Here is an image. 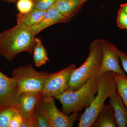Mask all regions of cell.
Masks as SVG:
<instances>
[{"instance_id":"23","label":"cell","mask_w":127,"mask_h":127,"mask_svg":"<svg viewBox=\"0 0 127 127\" xmlns=\"http://www.w3.org/2000/svg\"><path fill=\"white\" fill-rule=\"evenodd\" d=\"M23 121L22 115L18 111L12 117L9 124V127H19Z\"/></svg>"},{"instance_id":"5","label":"cell","mask_w":127,"mask_h":127,"mask_svg":"<svg viewBox=\"0 0 127 127\" xmlns=\"http://www.w3.org/2000/svg\"><path fill=\"white\" fill-rule=\"evenodd\" d=\"M50 73L38 71L31 64L21 66L12 71V76L15 80L21 93H41L46 79Z\"/></svg>"},{"instance_id":"7","label":"cell","mask_w":127,"mask_h":127,"mask_svg":"<svg viewBox=\"0 0 127 127\" xmlns=\"http://www.w3.org/2000/svg\"><path fill=\"white\" fill-rule=\"evenodd\" d=\"M74 64L70 65L56 72L50 73L46 79L41 94L55 97L68 88L71 75L76 69Z\"/></svg>"},{"instance_id":"8","label":"cell","mask_w":127,"mask_h":127,"mask_svg":"<svg viewBox=\"0 0 127 127\" xmlns=\"http://www.w3.org/2000/svg\"><path fill=\"white\" fill-rule=\"evenodd\" d=\"M102 40L103 45L102 62L97 73V77L100 78L104 73L109 71L123 76H126L120 67L118 48L108 40L102 39Z\"/></svg>"},{"instance_id":"20","label":"cell","mask_w":127,"mask_h":127,"mask_svg":"<svg viewBox=\"0 0 127 127\" xmlns=\"http://www.w3.org/2000/svg\"><path fill=\"white\" fill-rule=\"evenodd\" d=\"M34 8L46 11L54 4L56 0H32Z\"/></svg>"},{"instance_id":"15","label":"cell","mask_w":127,"mask_h":127,"mask_svg":"<svg viewBox=\"0 0 127 127\" xmlns=\"http://www.w3.org/2000/svg\"><path fill=\"white\" fill-rule=\"evenodd\" d=\"M46 11L34 8L31 11L26 14L18 13L17 16V22L21 23L28 27H33L39 24L45 15Z\"/></svg>"},{"instance_id":"6","label":"cell","mask_w":127,"mask_h":127,"mask_svg":"<svg viewBox=\"0 0 127 127\" xmlns=\"http://www.w3.org/2000/svg\"><path fill=\"white\" fill-rule=\"evenodd\" d=\"M55 98L50 96L41 95L36 106L37 110L46 117L51 127H72L79 116V112H76L71 115H66L57 108Z\"/></svg>"},{"instance_id":"14","label":"cell","mask_w":127,"mask_h":127,"mask_svg":"<svg viewBox=\"0 0 127 127\" xmlns=\"http://www.w3.org/2000/svg\"><path fill=\"white\" fill-rule=\"evenodd\" d=\"M116 127L113 108L110 104H104L92 127Z\"/></svg>"},{"instance_id":"17","label":"cell","mask_w":127,"mask_h":127,"mask_svg":"<svg viewBox=\"0 0 127 127\" xmlns=\"http://www.w3.org/2000/svg\"><path fill=\"white\" fill-rule=\"evenodd\" d=\"M113 74L117 82L116 92L127 108V77L115 72Z\"/></svg>"},{"instance_id":"10","label":"cell","mask_w":127,"mask_h":127,"mask_svg":"<svg viewBox=\"0 0 127 127\" xmlns=\"http://www.w3.org/2000/svg\"><path fill=\"white\" fill-rule=\"evenodd\" d=\"M20 95L15 80L0 71V108L16 106Z\"/></svg>"},{"instance_id":"18","label":"cell","mask_w":127,"mask_h":127,"mask_svg":"<svg viewBox=\"0 0 127 127\" xmlns=\"http://www.w3.org/2000/svg\"><path fill=\"white\" fill-rule=\"evenodd\" d=\"M18 111L15 106L0 108V127H9L12 117Z\"/></svg>"},{"instance_id":"3","label":"cell","mask_w":127,"mask_h":127,"mask_svg":"<svg viewBox=\"0 0 127 127\" xmlns=\"http://www.w3.org/2000/svg\"><path fill=\"white\" fill-rule=\"evenodd\" d=\"M116 91L117 82L113 72L109 71L104 73L99 78L96 96L81 115L78 127H92L104 106L105 101Z\"/></svg>"},{"instance_id":"24","label":"cell","mask_w":127,"mask_h":127,"mask_svg":"<svg viewBox=\"0 0 127 127\" xmlns=\"http://www.w3.org/2000/svg\"><path fill=\"white\" fill-rule=\"evenodd\" d=\"M118 53L123 68L127 73V53L119 50H118Z\"/></svg>"},{"instance_id":"22","label":"cell","mask_w":127,"mask_h":127,"mask_svg":"<svg viewBox=\"0 0 127 127\" xmlns=\"http://www.w3.org/2000/svg\"><path fill=\"white\" fill-rule=\"evenodd\" d=\"M117 23L120 29H126L127 27V13L121 7L118 12Z\"/></svg>"},{"instance_id":"27","label":"cell","mask_w":127,"mask_h":127,"mask_svg":"<svg viewBox=\"0 0 127 127\" xmlns=\"http://www.w3.org/2000/svg\"><path fill=\"white\" fill-rule=\"evenodd\" d=\"M125 30H127V28H126V29H125Z\"/></svg>"},{"instance_id":"12","label":"cell","mask_w":127,"mask_h":127,"mask_svg":"<svg viewBox=\"0 0 127 127\" xmlns=\"http://www.w3.org/2000/svg\"><path fill=\"white\" fill-rule=\"evenodd\" d=\"M109 104L114 111L117 127H127V108L117 92L109 97Z\"/></svg>"},{"instance_id":"25","label":"cell","mask_w":127,"mask_h":127,"mask_svg":"<svg viewBox=\"0 0 127 127\" xmlns=\"http://www.w3.org/2000/svg\"><path fill=\"white\" fill-rule=\"evenodd\" d=\"M120 7L122 8L125 12L127 13V3L122 4L120 5Z\"/></svg>"},{"instance_id":"2","label":"cell","mask_w":127,"mask_h":127,"mask_svg":"<svg viewBox=\"0 0 127 127\" xmlns=\"http://www.w3.org/2000/svg\"><path fill=\"white\" fill-rule=\"evenodd\" d=\"M97 73L79 89L75 91H65L55 97L61 102L64 113L69 115L73 113L79 112L91 105L97 93L100 78L97 77Z\"/></svg>"},{"instance_id":"13","label":"cell","mask_w":127,"mask_h":127,"mask_svg":"<svg viewBox=\"0 0 127 127\" xmlns=\"http://www.w3.org/2000/svg\"><path fill=\"white\" fill-rule=\"evenodd\" d=\"M88 0H56L55 7L63 15L71 19Z\"/></svg>"},{"instance_id":"4","label":"cell","mask_w":127,"mask_h":127,"mask_svg":"<svg viewBox=\"0 0 127 127\" xmlns=\"http://www.w3.org/2000/svg\"><path fill=\"white\" fill-rule=\"evenodd\" d=\"M103 55L101 39L94 40L89 46V53L83 64L76 68L71 75L66 91H75L83 86L89 78L97 73L101 65Z\"/></svg>"},{"instance_id":"21","label":"cell","mask_w":127,"mask_h":127,"mask_svg":"<svg viewBox=\"0 0 127 127\" xmlns=\"http://www.w3.org/2000/svg\"><path fill=\"white\" fill-rule=\"evenodd\" d=\"M34 127H51L46 117L39 113L36 108Z\"/></svg>"},{"instance_id":"9","label":"cell","mask_w":127,"mask_h":127,"mask_svg":"<svg viewBox=\"0 0 127 127\" xmlns=\"http://www.w3.org/2000/svg\"><path fill=\"white\" fill-rule=\"evenodd\" d=\"M41 96V93H21L18 96L15 107L28 127H34L35 110Z\"/></svg>"},{"instance_id":"11","label":"cell","mask_w":127,"mask_h":127,"mask_svg":"<svg viewBox=\"0 0 127 127\" xmlns=\"http://www.w3.org/2000/svg\"><path fill=\"white\" fill-rule=\"evenodd\" d=\"M71 19L61 14L53 5L46 11L40 22L31 28L36 35L50 26L57 23H67Z\"/></svg>"},{"instance_id":"26","label":"cell","mask_w":127,"mask_h":127,"mask_svg":"<svg viewBox=\"0 0 127 127\" xmlns=\"http://www.w3.org/2000/svg\"><path fill=\"white\" fill-rule=\"evenodd\" d=\"M3 0L8 3H16L18 0Z\"/></svg>"},{"instance_id":"1","label":"cell","mask_w":127,"mask_h":127,"mask_svg":"<svg viewBox=\"0 0 127 127\" xmlns=\"http://www.w3.org/2000/svg\"><path fill=\"white\" fill-rule=\"evenodd\" d=\"M35 36L31 28L17 22L10 29L0 32V55L9 61L21 52L32 55Z\"/></svg>"},{"instance_id":"19","label":"cell","mask_w":127,"mask_h":127,"mask_svg":"<svg viewBox=\"0 0 127 127\" xmlns=\"http://www.w3.org/2000/svg\"><path fill=\"white\" fill-rule=\"evenodd\" d=\"M16 3L17 8L21 14L28 13L34 8L32 0H18Z\"/></svg>"},{"instance_id":"16","label":"cell","mask_w":127,"mask_h":127,"mask_svg":"<svg viewBox=\"0 0 127 127\" xmlns=\"http://www.w3.org/2000/svg\"><path fill=\"white\" fill-rule=\"evenodd\" d=\"M32 55L34 64L37 67L45 65L49 61L45 48L39 37L35 38Z\"/></svg>"}]
</instances>
